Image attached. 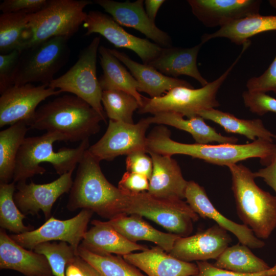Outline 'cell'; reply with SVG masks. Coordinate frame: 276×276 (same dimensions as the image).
I'll use <instances>...</instances> for the list:
<instances>
[{
  "label": "cell",
  "mask_w": 276,
  "mask_h": 276,
  "mask_svg": "<svg viewBox=\"0 0 276 276\" xmlns=\"http://www.w3.org/2000/svg\"><path fill=\"white\" fill-rule=\"evenodd\" d=\"M108 222L119 233L131 242L147 241L155 243L169 253L179 236L159 231L136 214H121Z\"/></svg>",
  "instance_id": "cell-26"
},
{
  "label": "cell",
  "mask_w": 276,
  "mask_h": 276,
  "mask_svg": "<svg viewBox=\"0 0 276 276\" xmlns=\"http://www.w3.org/2000/svg\"><path fill=\"white\" fill-rule=\"evenodd\" d=\"M104 120L87 102L75 95L58 97L38 107L29 128L58 132L66 142H82L100 130Z\"/></svg>",
  "instance_id": "cell-3"
},
{
  "label": "cell",
  "mask_w": 276,
  "mask_h": 276,
  "mask_svg": "<svg viewBox=\"0 0 276 276\" xmlns=\"http://www.w3.org/2000/svg\"><path fill=\"white\" fill-rule=\"evenodd\" d=\"M100 38L95 37L80 53L76 62L64 74L54 79L49 87L79 97L96 110L106 123L102 104V89L97 75V58Z\"/></svg>",
  "instance_id": "cell-9"
},
{
  "label": "cell",
  "mask_w": 276,
  "mask_h": 276,
  "mask_svg": "<svg viewBox=\"0 0 276 276\" xmlns=\"http://www.w3.org/2000/svg\"><path fill=\"white\" fill-rule=\"evenodd\" d=\"M93 214L90 210L83 209L66 220L51 217L36 229L10 236L19 245L30 250H34L42 243L60 241L67 243L77 252Z\"/></svg>",
  "instance_id": "cell-12"
},
{
  "label": "cell",
  "mask_w": 276,
  "mask_h": 276,
  "mask_svg": "<svg viewBox=\"0 0 276 276\" xmlns=\"http://www.w3.org/2000/svg\"><path fill=\"white\" fill-rule=\"evenodd\" d=\"M93 3L89 0L48 1L40 11L28 15L24 51L53 37L69 39L85 21L84 8Z\"/></svg>",
  "instance_id": "cell-6"
},
{
  "label": "cell",
  "mask_w": 276,
  "mask_h": 276,
  "mask_svg": "<svg viewBox=\"0 0 276 276\" xmlns=\"http://www.w3.org/2000/svg\"><path fill=\"white\" fill-rule=\"evenodd\" d=\"M94 2L110 14L120 25L139 31L163 48L172 47V41L169 35L159 29L155 21L147 15L144 8V1L119 2L112 0H95Z\"/></svg>",
  "instance_id": "cell-17"
},
{
  "label": "cell",
  "mask_w": 276,
  "mask_h": 276,
  "mask_svg": "<svg viewBox=\"0 0 276 276\" xmlns=\"http://www.w3.org/2000/svg\"><path fill=\"white\" fill-rule=\"evenodd\" d=\"M98 52L103 70V74L99 79L102 89L126 92L135 98L141 107L143 103V96L137 90L139 83L135 79L110 52L108 48L100 45Z\"/></svg>",
  "instance_id": "cell-28"
},
{
  "label": "cell",
  "mask_w": 276,
  "mask_h": 276,
  "mask_svg": "<svg viewBox=\"0 0 276 276\" xmlns=\"http://www.w3.org/2000/svg\"><path fill=\"white\" fill-rule=\"evenodd\" d=\"M123 212L145 217L180 237L189 236L199 218L183 200L158 198L147 192L127 195Z\"/></svg>",
  "instance_id": "cell-8"
},
{
  "label": "cell",
  "mask_w": 276,
  "mask_h": 276,
  "mask_svg": "<svg viewBox=\"0 0 276 276\" xmlns=\"http://www.w3.org/2000/svg\"><path fill=\"white\" fill-rule=\"evenodd\" d=\"M21 52L15 50L0 55V93L14 85V79Z\"/></svg>",
  "instance_id": "cell-39"
},
{
  "label": "cell",
  "mask_w": 276,
  "mask_h": 276,
  "mask_svg": "<svg viewBox=\"0 0 276 276\" xmlns=\"http://www.w3.org/2000/svg\"><path fill=\"white\" fill-rule=\"evenodd\" d=\"M99 160L85 151L78 165L70 191L67 209H85L109 220L123 214L127 195L109 182Z\"/></svg>",
  "instance_id": "cell-2"
},
{
  "label": "cell",
  "mask_w": 276,
  "mask_h": 276,
  "mask_svg": "<svg viewBox=\"0 0 276 276\" xmlns=\"http://www.w3.org/2000/svg\"><path fill=\"white\" fill-rule=\"evenodd\" d=\"M77 254L94 266L101 276H147L121 256L96 254L80 244Z\"/></svg>",
  "instance_id": "cell-35"
},
{
  "label": "cell",
  "mask_w": 276,
  "mask_h": 276,
  "mask_svg": "<svg viewBox=\"0 0 276 276\" xmlns=\"http://www.w3.org/2000/svg\"><path fill=\"white\" fill-rule=\"evenodd\" d=\"M149 180L145 176L126 171L118 183V188L124 194L134 195L147 192Z\"/></svg>",
  "instance_id": "cell-41"
},
{
  "label": "cell",
  "mask_w": 276,
  "mask_h": 276,
  "mask_svg": "<svg viewBox=\"0 0 276 276\" xmlns=\"http://www.w3.org/2000/svg\"><path fill=\"white\" fill-rule=\"evenodd\" d=\"M247 90L267 93L272 91L276 94V55L267 70L260 76L254 77L246 83Z\"/></svg>",
  "instance_id": "cell-40"
},
{
  "label": "cell",
  "mask_w": 276,
  "mask_h": 276,
  "mask_svg": "<svg viewBox=\"0 0 276 276\" xmlns=\"http://www.w3.org/2000/svg\"><path fill=\"white\" fill-rule=\"evenodd\" d=\"M255 178L260 177L276 193V153L270 164L254 173Z\"/></svg>",
  "instance_id": "cell-46"
},
{
  "label": "cell",
  "mask_w": 276,
  "mask_h": 276,
  "mask_svg": "<svg viewBox=\"0 0 276 276\" xmlns=\"http://www.w3.org/2000/svg\"><path fill=\"white\" fill-rule=\"evenodd\" d=\"M269 3L272 7L276 8V1H270Z\"/></svg>",
  "instance_id": "cell-48"
},
{
  "label": "cell",
  "mask_w": 276,
  "mask_h": 276,
  "mask_svg": "<svg viewBox=\"0 0 276 276\" xmlns=\"http://www.w3.org/2000/svg\"><path fill=\"white\" fill-rule=\"evenodd\" d=\"M16 191L15 182L0 183V226L15 234L34 229L23 222L26 215L21 213L14 200Z\"/></svg>",
  "instance_id": "cell-34"
},
{
  "label": "cell",
  "mask_w": 276,
  "mask_h": 276,
  "mask_svg": "<svg viewBox=\"0 0 276 276\" xmlns=\"http://www.w3.org/2000/svg\"><path fill=\"white\" fill-rule=\"evenodd\" d=\"M147 152L164 155L183 154L214 165L229 166L240 161L259 158L267 166L276 153V145L264 139L246 144L218 145L185 144L173 140L171 132L164 125L156 126L147 136Z\"/></svg>",
  "instance_id": "cell-1"
},
{
  "label": "cell",
  "mask_w": 276,
  "mask_h": 276,
  "mask_svg": "<svg viewBox=\"0 0 276 276\" xmlns=\"http://www.w3.org/2000/svg\"><path fill=\"white\" fill-rule=\"evenodd\" d=\"M150 124L169 125L185 131L191 134L196 143L209 144H237L238 139L235 136H226L217 132L215 128L208 125L199 116L185 119L180 114L174 112H163L146 118Z\"/></svg>",
  "instance_id": "cell-27"
},
{
  "label": "cell",
  "mask_w": 276,
  "mask_h": 276,
  "mask_svg": "<svg viewBox=\"0 0 276 276\" xmlns=\"http://www.w3.org/2000/svg\"><path fill=\"white\" fill-rule=\"evenodd\" d=\"M165 2L164 0H146L144 1L145 11L152 20L155 21L159 8Z\"/></svg>",
  "instance_id": "cell-47"
},
{
  "label": "cell",
  "mask_w": 276,
  "mask_h": 276,
  "mask_svg": "<svg viewBox=\"0 0 276 276\" xmlns=\"http://www.w3.org/2000/svg\"><path fill=\"white\" fill-rule=\"evenodd\" d=\"M109 50L129 70L139 83L138 91L146 93L150 98L159 97L176 87L194 88L185 80L167 76L151 66L133 61L124 53L115 49Z\"/></svg>",
  "instance_id": "cell-25"
},
{
  "label": "cell",
  "mask_w": 276,
  "mask_h": 276,
  "mask_svg": "<svg viewBox=\"0 0 276 276\" xmlns=\"http://www.w3.org/2000/svg\"><path fill=\"white\" fill-rule=\"evenodd\" d=\"M0 269L17 271L25 276L53 275L45 257L28 250L0 229Z\"/></svg>",
  "instance_id": "cell-21"
},
{
  "label": "cell",
  "mask_w": 276,
  "mask_h": 276,
  "mask_svg": "<svg viewBox=\"0 0 276 276\" xmlns=\"http://www.w3.org/2000/svg\"><path fill=\"white\" fill-rule=\"evenodd\" d=\"M198 272L193 276H268L276 274V264L267 270L255 273H241L218 268L205 261H197Z\"/></svg>",
  "instance_id": "cell-44"
},
{
  "label": "cell",
  "mask_w": 276,
  "mask_h": 276,
  "mask_svg": "<svg viewBox=\"0 0 276 276\" xmlns=\"http://www.w3.org/2000/svg\"><path fill=\"white\" fill-rule=\"evenodd\" d=\"M153 162L149 179L150 195L168 200H183L188 181L183 177L179 166L171 156L148 152Z\"/></svg>",
  "instance_id": "cell-20"
},
{
  "label": "cell",
  "mask_w": 276,
  "mask_h": 276,
  "mask_svg": "<svg viewBox=\"0 0 276 276\" xmlns=\"http://www.w3.org/2000/svg\"><path fill=\"white\" fill-rule=\"evenodd\" d=\"M198 116L218 124L227 133L242 135L253 141L260 139L272 142L276 139V135L266 128L259 119H239L229 112L215 108L203 110Z\"/></svg>",
  "instance_id": "cell-30"
},
{
  "label": "cell",
  "mask_w": 276,
  "mask_h": 276,
  "mask_svg": "<svg viewBox=\"0 0 276 276\" xmlns=\"http://www.w3.org/2000/svg\"><path fill=\"white\" fill-rule=\"evenodd\" d=\"M68 40L63 37H53L22 52L14 85L39 82L48 86L68 60Z\"/></svg>",
  "instance_id": "cell-10"
},
{
  "label": "cell",
  "mask_w": 276,
  "mask_h": 276,
  "mask_svg": "<svg viewBox=\"0 0 276 276\" xmlns=\"http://www.w3.org/2000/svg\"><path fill=\"white\" fill-rule=\"evenodd\" d=\"M194 15L205 27H220L259 14V0H188Z\"/></svg>",
  "instance_id": "cell-18"
},
{
  "label": "cell",
  "mask_w": 276,
  "mask_h": 276,
  "mask_svg": "<svg viewBox=\"0 0 276 276\" xmlns=\"http://www.w3.org/2000/svg\"><path fill=\"white\" fill-rule=\"evenodd\" d=\"M186 202L199 217L215 221L216 224L233 234L239 242L251 249L263 248L265 243L257 238L246 225L237 223L225 217L214 206L205 189L193 180L188 181L185 191Z\"/></svg>",
  "instance_id": "cell-19"
},
{
  "label": "cell",
  "mask_w": 276,
  "mask_h": 276,
  "mask_svg": "<svg viewBox=\"0 0 276 276\" xmlns=\"http://www.w3.org/2000/svg\"><path fill=\"white\" fill-rule=\"evenodd\" d=\"M203 44L200 42L191 48H163L159 55L148 65L169 77H191L203 86L209 82L202 77L197 65L198 54Z\"/></svg>",
  "instance_id": "cell-24"
},
{
  "label": "cell",
  "mask_w": 276,
  "mask_h": 276,
  "mask_svg": "<svg viewBox=\"0 0 276 276\" xmlns=\"http://www.w3.org/2000/svg\"><path fill=\"white\" fill-rule=\"evenodd\" d=\"M250 44V41L244 43L238 57L213 81L197 89L176 87L159 97L149 98L143 96V105L139 108V113L154 114L163 112H174L190 118L198 116L203 110L219 106L220 104L216 98L218 91Z\"/></svg>",
  "instance_id": "cell-7"
},
{
  "label": "cell",
  "mask_w": 276,
  "mask_h": 276,
  "mask_svg": "<svg viewBox=\"0 0 276 276\" xmlns=\"http://www.w3.org/2000/svg\"><path fill=\"white\" fill-rule=\"evenodd\" d=\"M28 15L22 13H2L0 15V52H23L27 41Z\"/></svg>",
  "instance_id": "cell-33"
},
{
  "label": "cell",
  "mask_w": 276,
  "mask_h": 276,
  "mask_svg": "<svg viewBox=\"0 0 276 276\" xmlns=\"http://www.w3.org/2000/svg\"><path fill=\"white\" fill-rule=\"evenodd\" d=\"M29 128L25 121H20L1 131L0 183L13 179L17 155Z\"/></svg>",
  "instance_id": "cell-31"
},
{
  "label": "cell",
  "mask_w": 276,
  "mask_h": 276,
  "mask_svg": "<svg viewBox=\"0 0 276 276\" xmlns=\"http://www.w3.org/2000/svg\"><path fill=\"white\" fill-rule=\"evenodd\" d=\"M48 276H54V275H48Z\"/></svg>",
  "instance_id": "cell-50"
},
{
  "label": "cell",
  "mask_w": 276,
  "mask_h": 276,
  "mask_svg": "<svg viewBox=\"0 0 276 276\" xmlns=\"http://www.w3.org/2000/svg\"><path fill=\"white\" fill-rule=\"evenodd\" d=\"M73 171L64 174L49 183H17L13 198L19 210L26 216L38 215L41 211L47 220L50 218L56 200L63 194L70 192L73 183Z\"/></svg>",
  "instance_id": "cell-15"
},
{
  "label": "cell",
  "mask_w": 276,
  "mask_h": 276,
  "mask_svg": "<svg viewBox=\"0 0 276 276\" xmlns=\"http://www.w3.org/2000/svg\"><path fill=\"white\" fill-rule=\"evenodd\" d=\"M231 242L227 231L216 224L194 235L179 237L169 254L188 262L216 260Z\"/></svg>",
  "instance_id": "cell-16"
},
{
  "label": "cell",
  "mask_w": 276,
  "mask_h": 276,
  "mask_svg": "<svg viewBox=\"0 0 276 276\" xmlns=\"http://www.w3.org/2000/svg\"><path fill=\"white\" fill-rule=\"evenodd\" d=\"M123 257L147 276H193L198 271L196 263L178 259L158 246Z\"/></svg>",
  "instance_id": "cell-22"
},
{
  "label": "cell",
  "mask_w": 276,
  "mask_h": 276,
  "mask_svg": "<svg viewBox=\"0 0 276 276\" xmlns=\"http://www.w3.org/2000/svg\"><path fill=\"white\" fill-rule=\"evenodd\" d=\"M102 104L109 120L133 124V114L140 108L139 104L131 95L122 90H103Z\"/></svg>",
  "instance_id": "cell-36"
},
{
  "label": "cell",
  "mask_w": 276,
  "mask_h": 276,
  "mask_svg": "<svg viewBox=\"0 0 276 276\" xmlns=\"http://www.w3.org/2000/svg\"><path fill=\"white\" fill-rule=\"evenodd\" d=\"M56 141L66 140L58 132L26 137L17 155L13 182H26L35 175L44 174L46 169L40 165L43 163L51 164L60 176L74 171L89 147V139H86L76 148H62L55 152L53 144Z\"/></svg>",
  "instance_id": "cell-4"
},
{
  "label": "cell",
  "mask_w": 276,
  "mask_h": 276,
  "mask_svg": "<svg viewBox=\"0 0 276 276\" xmlns=\"http://www.w3.org/2000/svg\"><path fill=\"white\" fill-rule=\"evenodd\" d=\"M268 276H276V274H275L270 275H268Z\"/></svg>",
  "instance_id": "cell-49"
},
{
  "label": "cell",
  "mask_w": 276,
  "mask_h": 276,
  "mask_svg": "<svg viewBox=\"0 0 276 276\" xmlns=\"http://www.w3.org/2000/svg\"><path fill=\"white\" fill-rule=\"evenodd\" d=\"M47 0H5L0 4L2 13H22L31 14L42 9Z\"/></svg>",
  "instance_id": "cell-42"
},
{
  "label": "cell",
  "mask_w": 276,
  "mask_h": 276,
  "mask_svg": "<svg viewBox=\"0 0 276 276\" xmlns=\"http://www.w3.org/2000/svg\"><path fill=\"white\" fill-rule=\"evenodd\" d=\"M245 106L252 113L263 116L270 112L276 113V99L265 93L245 91L242 94Z\"/></svg>",
  "instance_id": "cell-38"
},
{
  "label": "cell",
  "mask_w": 276,
  "mask_h": 276,
  "mask_svg": "<svg viewBox=\"0 0 276 276\" xmlns=\"http://www.w3.org/2000/svg\"><path fill=\"white\" fill-rule=\"evenodd\" d=\"M127 171L146 176L149 180L153 170V162L151 156L144 151H137L127 155Z\"/></svg>",
  "instance_id": "cell-43"
},
{
  "label": "cell",
  "mask_w": 276,
  "mask_h": 276,
  "mask_svg": "<svg viewBox=\"0 0 276 276\" xmlns=\"http://www.w3.org/2000/svg\"><path fill=\"white\" fill-rule=\"evenodd\" d=\"M213 265L218 268L241 273H258L271 268L248 246L240 243L227 247Z\"/></svg>",
  "instance_id": "cell-32"
},
{
  "label": "cell",
  "mask_w": 276,
  "mask_h": 276,
  "mask_svg": "<svg viewBox=\"0 0 276 276\" xmlns=\"http://www.w3.org/2000/svg\"><path fill=\"white\" fill-rule=\"evenodd\" d=\"M33 250L45 257L54 276H66L67 264L77 255V252L63 241L42 243L37 245Z\"/></svg>",
  "instance_id": "cell-37"
},
{
  "label": "cell",
  "mask_w": 276,
  "mask_h": 276,
  "mask_svg": "<svg viewBox=\"0 0 276 276\" xmlns=\"http://www.w3.org/2000/svg\"><path fill=\"white\" fill-rule=\"evenodd\" d=\"M61 93L59 89L44 84H26L10 87L0 97V127L20 121H25L28 124L42 101Z\"/></svg>",
  "instance_id": "cell-13"
},
{
  "label": "cell",
  "mask_w": 276,
  "mask_h": 276,
  "mask_svg": "<svg viewBox=\"0 0 276 276\" xmlns=\"http://www.w3.org/2000/svg\"><path fill=\"white\" fill-rule=\"evenodd\" d=\"M93 226L85 234L80 245L98 255L114 254L124 256L134 251H144L148 247L130 241L116 230L109 223L99 220L91 222Z\"/></svg>",
  "instance_id": "cell-23"
},
{
  "label": "cell",
  "mask_w": 276,
  "mask_h": 276,
  "mask_svg": "<svg viewBox=\"0 0 276 276\" xmlns=\"http://www.w3.org/2000/svg\"><path fill=\"white\" fill-rule=\"evenodd\" d=\"M85 35L99 34L116 48H126L134 52L148 65L160 53L163 47L149 40L127 32L110 16L98 11H90L83 23Z\"/></svg>",
  "instance_id": "cell-14"
},
{
  "label": "cell",
  "mask_w": 276,
  "mask_h": 276,
  "mask_svg": "<svg viewBox=\"0 0 276 276\" xmlns=\"http://www.w3.org/2000/svg\"><path fill=\"white\" fill-rule=\"evenodd\" d=\"M227 167L238 217L257 238H268L276 228V196L259 187L254 173L243 165Z\"/></svg>",
  "instance_id": "cell-5"
},
{
  "label": "cell",
  "mask_w": 276,
  "mask_h": 276,
  "mask_svg": "<svg viewBox=\"0 0 276 276\" xmlns=\"http://www.w3.org/2000/svg\"><path fill=\"white\" fill-rule=\"evenodd\" d=\"M274 30H276V15L259 14L232 21L213 33L204 34L201 42L204 44L215 38L224 37L236 44L243 45L256 35Z\"/></svg>",
  "instance_id": "cell-29"
},
{
  "label": "cell",
  "mask_w": 276,
  "mask_h": 276,
  "mask_svg": "<svg viewBox=\"0 0 276 276\" xmlns=\"http://www.w3.org/2000/svg\"><path fill=\"white\" fill-rule=\"evenodd\" d=\"M150 125L146 118L136 124L109 120L104 135L87 151L99 162L137 151L147 152L146 132Z\"/></svg>",
  "instance_id": "cell-11"
},
{
  "label": "cell",
  "mask_w": 276,
  "mask_h": 276,
  "mask_svg": "<svg viewBox=\"0 0 276 276\" xmlns=\"http://www.w3.org/2000/svg\"><path fill=\"white\" fill-rule=\"evenodd\" d=\"M66 276H101L98 270L78 254L65 268Z\"/></svg>",
  "instance_id": "cell-45"
}]
</instances>
